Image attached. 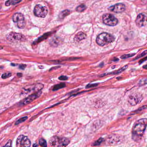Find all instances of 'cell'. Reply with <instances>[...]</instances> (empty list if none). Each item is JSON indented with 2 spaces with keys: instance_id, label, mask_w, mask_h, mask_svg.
<instances>
[{
  "instance_id": "cell-1",
  "label": "cell",
  "mask_w": 147,
  "mask_h": 147,
  "mask_svg": "<svg viewBox=\"0 0 147 147\" xmlns=\"http://www.w3.org/2000/svg\"><path fill=\"white\" fill-rule=\"evenodd\" d=\"M147 124L146 118L140 119L135 123L132 131V138L135 141L140 140L143 136L147 127Z\"/></svg>"
},
{
  "instance_id": "cell-15",
  "label": "cell",
  "mask_w": 147,
  "mask_h": 147,
  "mask_svg": "<svg viewBox=\"0 0 147 147\" xmlns=\"http://www.w3.org/2000/svg\"><path fill=\"white\" fill-rule=\"evenodd\" d=\"M22 1V0H8L6 1L5 5L6 6H10L12 5H16L20 3L21 1Z\"/></svg>"
},
{
  "instance_id": "cell-31",
  "label": "cell",
  "mask_w": 147,
  "mask_h": 147,
  "mask_svg": "<svg viewBox=\"0 0 147 147\" xmlns=\"http://www.w3.org/2000/svg\"><path fill=\"white\" fill-rule=\"evenodd\" d=\"M12 145V141L11 140H9L7 142L5 145V147H11Z\"/></svg>"
},
{
  "instance_id": "cell-27",
  "label": "cell",
  "mask_w": 147,
  "mask_h": 147,
  "mask_svg": "<svg viewBox=\"0 0 147 147\" xmlns=\"http://www.w3.org/2000/svg\"><path fill=\"white\" fill-rule=\"evenodd\" d=\"M146 83H147V79L146 78H144L139 81L138 84L139 85H143L146 84Z\"/></svg>"
},
{
  "instance_id": "cell-16",
  "label": "cell",
  "mask_w": 147,
  "mask_h": 147,
  "mask_svg": "<svg viewBox=\"0 0 147 147\" xmlns=\"http://www.w3.org/2000/svg\"><path fill=\"white\" fill-rule=\"evenodd\" d=\"M119 141V139L117 138V137H114L113 136H110L107 139V142L109 144H114V143H116Z\"/></svg>"
},
{
  "instance_id": "cell-13",
  "label": "cell",
  "mask_w": 147,
  "mask_h": 147,
  "mask_svg": "<svg viewBox=\"0 0 147 147\" xmlns=\"http://www.w3.org/2000/svg\"><path fill=\"white\" fill-rule=\"evenodd\" d=\"M108 10L115 13H121L126 10V6L124 4L119 3L110 7L108 8Z\"/></svg>"
},
{
  "instance_id": "cell-30",
  "label": "cell",
  "mask_w": 147,
  "mask_h": 147,
  "mask_svg": "<svg viewBox=\"0 0 147 147\" xmlns=\"http://www.w3.org/2000/svg\"><path fill=\"white\" fill-rule=\"evenodd\" d=\"M146 54H147V51H146V50H145V51H144V52H143L141 54H140V55H139V56H138V57H137V58H136L135 59V60L138 59L139 58H141V57H143V56L146 55Z\"/></svg>"
},
{
  "instance_id": "cell-18",
  "label": "cell",
  "mask_w": 147,
  "mask_h": 147,
  "mask_svg": "<svg viewBox=\"0 0 147 147\" xmlns=\"http://www.w3.org/2000/svg\"><path fill=\"white\" fill-rule=\"evenodd\" d=\"M70 13V11L69 10H64L61 12L59 14V18L60 19H64Z\"/></svg>"
},
{
  "instance_id": "cell-25",
  "label": "cell",
  "mask_w": 147,
  "mask_h": 147,
  "mask_svg": "<svg viewBox=\"0 0 147 147\" xmlns=\"http://www.w3.org/2000/svg\"><path fill=\"white\" fill-rule=\"evenodd\" d=\"M135 54H124V55L121 56V59H122L128 58H131V57H133Z\"/></svg>"
},
{
  "instance_id": "cell-20",
  "label": "cell",
  "mask_w": 147,
  "mask_h": 147,
  "mask_svg": "<svg viewBox=\"0 0 147 147\" xmlns=\"http://www.w3.org/2000/svg\"><path fill=\"white\" fill-rule=\"evenodd\" d=\"M86 7L85 5L81 4L76 7V11L79 12H81L84 11L86 9Z\"/></svg>"
},
{
  "instance_id": "cell-9",
  "label": "cell",
  "mask_w": 147,
  "mask_h": 147,
  "mask_svg": "<svg viewBox=\"0 0 147 147\" xmlns=\"http://www.w3.org/2000/svg\"><path fill=\"white\" fill-rule=\"evenodd\" d=\"M42 93V91H38V92L30 95L27 97L26 98L23 100L22 101H21L20 103V105L23 106L29 104L32 101H33L39 97L41 96Z\"/></svg>"
},
{
  "instance_id": "cell-12",
  "label": "cell",
  "mask_w": 147,
  "mask_h": 147,
  "mask_svg": "<svg viewBox=\"0 0 147 147\" xmlns=\"http://www.w3.org/2000/svg\"><path fill=\"white\" fill-rule=\"evenodd\" d=\"M136 23L138 27L145 26L147 25V16L144 13H140L138 15Z\"/></svg>"
},
{
  "instance_id": "cell-34",
  "label": "cell",
  "mask_w": 147,
  "mask_h": 147,
  "mask_svg": "<svg viewBox=\"0 0 147 147\" xmlns=\"http://www.w3.org/2000/svg\"><path fill=\"white\" fill-rule=\"evenodd\" d=\"M17 75L19 77H21V76H22V74H21V73H18V74H17Z\"/></svg>"
},
{
  "instance_id": "cell-7",
  "label": "cell",
  "mask_w": 147,
  "mask_h": 147,
  "mask_svg": "<svg viewBox=\"0 0 147 147\" xmlns=\"http://www.w3.org/2000/svg\"><path fill=\"white\" fill-rule=\"evenodd\" d=\"M143 99L142 94L138 93H133L129 95L128 102L132 106H136L139 104Z\"/></svg>"
},
{
  "instance_id": "cell-36",
  "label": "cell",
  "mask_w": 147,
  "mask_h": 147,
  "mask_svg": "<svg viewBox=\"0 0 147 147\" xmlns=\"http://www.w3.org/2000/svg\"><path fill=\"white\" fill-rule=\"evenodd\" d=\"M143 68H144L145 69H146V68H147V65H145V66H144V67H143Z\"/></svg>"
},
{
  "instance_id": "cell-8",
  "label": "cell",
  "mask_w": 147,
  "mask_h": 147,
  "mask_svg": "<svg viewBox=\"0 0 147 147\" xmlns=\"http://www.w3.org/2000/svg\"><path fill=\"white\" fill-rule=\"evenodd\" d=\"M7 39L11 42L16 41H24L26 38L21 33H17L15 32H11L7 36Z\"/></svg>"
},
{
  "instance_id": "cell-19",
  "label": "cell",
  "mask_w": 147,
  "mask_h": 147,
  "mask_svg": "<svg viewBox=\"0 0 147 147\" xmlns=\"http://www.w3.org/2000/svg\"><path fill=\"white\" fill-rule=\"evenodd\" d=\"M65 86H66V84L64 83H61L56 85L54 86L53 91H55L58 90L60 89L64 88Z\"/></svg>"
},
{
  "instance_id": "cell-11",
  "label": "cell",
  "mask_w": 147,
  "mask_h": 147,
  "mask_svg": "<svg viewBox=\"0 0 147 147\" xmlns=\"http://www.w3.org/2000/svg\"><path fill=\"white\" fill-rule=\"evenodd\" d=\"M44 85L42 83H36L31 85H27L23 88L24 92L30 93L32 91L38 92L41 91L43 88Z\"/></svg>"
},
{
  "instance_id": "cell-14",
  "label": "cell",
  "mask_w": 147,
  "mask_h": 147,
  "mask_svg": "<svg viewBox=\"0 0 147 147\" xmlns=\"http://www.w3.org/2000/svg\"><path fill=\"white\" fill-rule=\"evenodd\" d=\"M86 34H85L83 32H80L75 35L74 38L75 41L79 42V41H81V40L85 39V38H86Z\"/></svg>"
},
{
  "instance_id": "cell-17",
  "label": "cell",
  "mask_w": 147,
  "mask_h": 147,
  "mask_svg": "<svg viewBox=\"0 0 147 147\" xmlns=\"http://www.w3.org/2000/svg\"><path fill=\"white\" fill-rule=\"evenodd\" d=\"M128 67V65H126V66H124V67H123V68H121L120 69L117 70V71H116L115 72H112V73H108V74H103L104 75H102L101 76H104V75H106L107 74L115 75L117 74H120V73L122 72V71L125 70Z\"/></svg>"
},
{
  "instance_id": "cell-3",
  "label": "cell",
  "mask_w": 147,
  "mask_h": 147,
  "mask_svg": "<svg viewBox=\"0 0 147 147\" xmlns=\"http://www.w3.org/2000/svg\"><path fill=\"white\" fill-rule=\"evenodd\" d=\"M69 139L65 137L54 136L50 140V144L51 146L57 147H66L70 143Z\"/></svg>"
},
{
  "instance_id": "cell-6",
  "label": "cell",
  "mask_w": 147,
  "mask_h": 147,
  "mask_svg": "<svg viewBox=\"0 0 147 147\" xmlns=\"http://www.w3.org/2000/svg\"><path fill=\"white\" fill-rule=\"evenodd\" d=\"M34 13L35 16L37 17L44 18L48 14V10L46 7L37 5L34 7Z\"/></svg>"
},
{
  "instance_id": "cell-5",
  "label": "cell",
  "mask_w": 147,
  "mask_h": 147,
  "mask_svg": "<svg viewBox=\"0 0 147 147\" xmlns=\"http://www.w3.org/2000/svg\"><path fill=\"white\" fill-rule=\"evenodd\" d=\"M13 22L17 23V27L19 28H23L26 26L25 17L22 13H14L12 17Z\"/></svg>"
},
{
  "instance_id": "cell-22",
  "label": "cell",
  "mask_w": 147,
  "mask_h": 147,
  "mask_svg": "<svg viewBox=\"0 0 147 147\" xmlns=\"http://www.w3.org/2000/svg\"><path fill=\"white\" fill-rule=\"evenodd\" d=\"M28 119L27 117H22V118H20L19 120H17V121L15 122V125H19L20 123H22V122H24V121H26L27 119Z\"/></svg>"
},
{
  "instance_id": "cell-32",
  "label": "cell",
  "mask_w": 147,
  "mask_h": 147,
  "mask_svg": "<svg viewBox=\"0 0 147 147\" xmlns=\"http://www.w3.org/2000/svg\"><path fill=\"white\" fill-rule=\"evenodd\" d=\"M26 67V64H21L20 66H19V68H20V69L23 70L25 69Z\"/></svg>"
},
{
  "instance_id": "cell-24",
  "label": "cell",
  "mask_w": 147,
  "mask_h": 147,
  "mask_svg": "<svg viewBox=\"0 0 147 147\" xmlns=\"http://www.w3.org/2000/svg\"><path fill=\"white\" fill-rule=\"evenodd\" d=\"M103 141H104V139L102 138H101L99 139H98L97 141H95V142L93 143L92 145L93 146H99L102 142Z\"/></svg>"
},
{
  "instance_id": "cell-26",
  "label": "cell",
  "mask_w": 147,
  "mask_h": 147,
  "mask_svg": "<svg viewBox=\"0 0 147 147\" xmlns=\"http://www.w3.org/2000/svg\"><path fill=\"white\" fill-rule=\"evenodd\" d=\"M11 73H5V74H3L2 75V76H1V77H2V79H7V78H9V77H11Z\"/></svg>"
},
{
  "instance_id": "cell-2",
  "label": "cell",
  "mask_w": 147,
  "mask_h": 147,
  "mask_svg": "<svg viewBox=\"0 0 147 147\" xmlns=\"http://www.w3.org/2000/svg\"><path fill=\"white\" fill-rule=\"evenodd\" d=\"M115 38L112 35L104 32L101 33L97 36L96 39V42L99 46H104L113 42L115 41Z\"/></svg>"
},
{
  "instance_id": "cell-4",
  "label": "cell",
  "mask_w": 147,
  "mask_h": 147,
  "mask_svg": "<svg viewBox=\"0 0 147 147\" xmlns=\"http://www.w3.org/2000/svg\"><path fill=\"white\" fill-rule=\"evenodd\" d=\"M102 21L107 26H115L118 24V20L113 15L110 13L104 14L102 17Z\"/></svg>"
},
{
  "instance_id": "cell-21",
  "label": "cell",
  "mask_w": 147,
  "mask_h": 147,
  "mask_svg": "<svg viewBox=\"0 0 147 147\" xmlns=\"http://www.w3.org/2000/svg\"><path fill=\"white\" fill-rule=\"evenodd\" d=\"M58 39L57 38H53L50 40V44L53 46H57L58 43Z\"/></svg>"
},
{
  "instance_id": "cell-23",
  "label": "cell",
  "mask_w": 147,
  "mask_h": 147,
  "mask_svg": "<svg viewBox=\"0 0 147 147\" xmlns=\"http://www.w3.org/2000/svg\"><path fill=\"white\" fill-rule=\"evenodd\" d=\"M39 145L42 147H47V144L46 140L43 138H41L39 140Z\"/></svg>"
},
{
  "instance_id": "cell-10",
  "label": "cell",
  "mask_w": 147,
  "mask_h": 147,
  "mask_svg": "<svg viewBox=\"0 0 147 147\" xmlns=\"http://www.w3.org/2000/svg\"><path fill=\"white\" fill-rule=\"evenodd\" d=\"M31 145V142L28 138L23 135L18 137L17 140V146L21 147H28Z\"/></svg>"
},
{
  "instance_id": "cell-33",
  "label": "cell",
  "mask_w": 147,
  "mask_h": 147,
  "mask_svg": "<svg viewBox=\"0 0 147 147\" xmlns=\"http://www.w3.org/2000/svg\"><path fill=\"white\" fill-rule=\"evenodd\" d=\"M146 60H147V57H145L143 59L141 60H140V61L139 62V64H142L143 62H144V61H146Z\"/></svg>"
},
{
  "instance_id": "cell-29",
  "label": "cell",
  "mask_w": 147,
  "mask_h": 147,
  "mask_svg": "<svg viewBox=\"0 0 147 147\" xmlns=\"http://www.w3.org/2000/svg\"><path fill=\"white\" fill-rule=\"evenodd\" d=\"M59 79L61 81H65L68 79V77L65 75H61L59 77Z\"/></svg>"
},
{
  "instance_id": "cell-35",
  "label": "cell",
  "mask_w": 147,
  "mask_h": 147,
  "mask_svg": "<svg viewBox=\"0 0 147 147\" xmlns=\"http://www.w3.org/2000/svg\"><path fill=\"white\" fill-rule=\"evenodd\" d=\"M38 147V145L36 144H34L33 145V147Z\"/></svg>"
},
{
  "instance_id": "cell-28",
  "label": "cell",
  "mask_w": 147,
  "mask_h": 147,
  "mask_svg": "<svg viewBox=\"0 0 147 147\" xmlns=\"http://www.w3.org/2000/svg\"><path fill=\"white\" fill-rule=\"evenodd\" d=\"M97 85V84H89L87 85L86 86V89H89V88H93L95 87Z\"/></svg>"
}]
</instances>
